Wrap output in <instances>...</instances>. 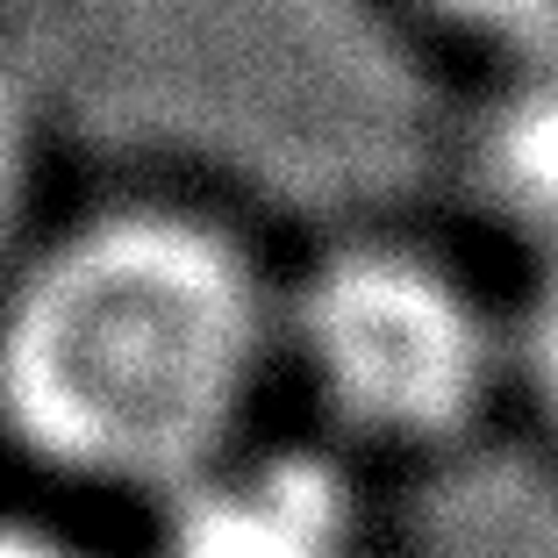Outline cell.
<instances>
[{"label": "cell", "mask_w": 558, "mask_h": 558, "mask_svg": "<svg viewBox=\"0 0 558 558\" xmlns=\"http://www.w3.org/2000/svg\"><path fill=\"white\" fill-rule=\"evenodd\" d=\"M279 359V287L186 208H100L0 279V429L44 473L180 494L244 451Z\"/></svg>", "instance_id": "cell-1"}, {"label": "cell", "mask_w": 558, "mask_h": 558, "mask_svg": "<svg viewBox=\"0 0 558 558\" xmlns=\"http://www.w3.org/2000/svg\"><path fill=\"white\" fill-rule=\"evenodd\" d=\"M279 359L344 437L444 451L473 437L509 387V323L444 258L351 236L279 287Z\"/></svg>", "instance_id": "cell-2"}, {"label": "cell", "mask_w": 558, "mask_h": 558, "mask_svg": "<svg viewBox=\"0 0 558 558\" xmlns=\"http://www.w3.org/2000/svg\"><path fill=\"white\" fill-rule=\"evenodd\" d=\"M158 509V558H373L359 480L323 451H230Z\"/></svg>", "instance_id": "cell-3"}, {"label": "cell", "mask_w": 558, "mask_h": 558, "mask_svg": "<svg viewBox=\"0 0 558 558\" xmlns=\"http://www.w3.org/2000/svg\"><path fill=\"white\" fill-rule=\"evenodd\" d=\"M473 186L515 236L558 258V58L515 65V80L480 108Z\"/></svg>", "instance_id": "cell-4"}, {"label": "cell", "mask_w": 558, "mask_h": 558, "mask_svg": "<svg viewBox=\"0 0 558 558\" xmlns=\"http://www.w3.org/2000/svg\"><path fill=\"white\" fill-rule=\"evenodd\" d=\"M36 165H44V116L36 94L0 65V272L22 265V230L36 201Z\"/></svg>", "instance_id": "cell-5"}, {"label": "cell", "mask_w": 558, "mask_h": 558, "mask_svg": "<svg viewBox=\"0 0 558 558\" xmlns=\"http://www.w3.org/2000/svg\"><path fill=\"white\" fill-rule=\"evenodd\" d=\"M509 387L558 429V258H537L509 315Z\"/></svg>", "instance_id": "cell-6"}, {"label": "cell", "mask_w": 558, "mask_h": 558, "mask_svg": "<svg viewBox=\"0 0 558 558\" xmlns=\"http://www.w3.org/2000/svg\"><path fill=\"white\" fill-rule=\"evenodd\" d=\"M451 22H473V29L501 36L515 50V65H537L558 58V0H429Z\"/></svg>", "instance_id": "cell-7"}, {"label": "cell", "mask_w": 558, "mask_h": 558, "mask_svg": "<svg viewBox=\"0 0 558 558\" xmlns=\"http://www.w3.org/2000/svg\"><path fill=\"white\" fill-rule=\"evenodd\" d=\"M0 558H94L86 544H72L65 530L22 523V515H0Z\"/></svg>", "instance_id": "cell-8"}]
</instances>
